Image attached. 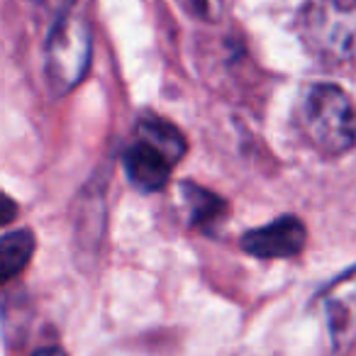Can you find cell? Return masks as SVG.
Returning <instances> with one entry per match:
<instances>
[{
	"instance_id": "cell-10",
	"label": "cell",
	"mask_w": 356,
	"mask_h": 356,
	"mask_svg": "<svg viewBox=\"0 0 356 356\" xmlns=\"http://www.w3.org/2000/svg\"><path fill=\"white\" fill-rule=\"evenodd\" d=\"M218 0H193V10L200 13V15H215L218 13Z\"/></svg>"
},
{
	"instance_id": "cell-5",
	"label": "cell",
	"mask_w": 356,
	"mask_h": 356,
	"mask_svg": "<svg viewBox=\"0 0 356 356\" xmlns=\"http://www.w3.org/2000/svg\"><path fill=\"white\" fill-rule=\"evenodd\" d=\"M305 239V225L293 215H283L266 227L249 229L242 237V249L257 259H293L302 252Z\"/></svg>"
},
{
	"instance_id": "cell-8",
	"label": "cell",
	"mask_w": 356,
	"mask_h": 356,
	"mask_svg": "<svg viewBox=\"0 0 356 356\" xmlns=\"http://www.w3.org/2000/svg\"><path fill=\"white\" fill-rule=\"evenodd\" d=\"M35 234L30 229H15L8 232L0 242V278L3 281H13L17 273H22L30 264L32 254H35Z\"/></svg>"
},
{
	"instance_id": "cell-2",
	"label": "cell",
	"mask_w": 356,
	"mask_h": 356,
	"mask_svg": "<svg viewBox=\"0 0 356 356\" xmlns=\"http://www.w3.org/2000/svg\"><path fill=\"white\" fill-rule=\"evenodd\" d=\"M307 51L325 64L356 59V0H315L300 15Z\"/></svg>"
},
{
	"instance_id": "cell-7",
	"label": "cell",
	"mask_w": 356,
	"mask_h": 356,
	"mask_svg": "<svg viewBox=\"0 0 356 356\" xmlns=\"http://www.w3.org/2000/svg\"><path fill=\"white\" fill-rule=\"evenodd\" d=\"M181 193H184V200H186V208H188L191 213V225L193 227H213V225H218L220 220L225 218V213H227V203H225L220 195H215L213 191L203 188V186L198 184H191V181H186L184 186H181Z\"/></svg>"
},
{
	"instance_id": "cell-4",
	"label": "cell",
	"mask_w": 356,
	"mask_h": 356,
	"mask_svg": "<svg viewBox=\"0 0 356 356\" xmlns=\"http://www.w3.org/2000/svg\"><path fill=\"white\" fill-rule=\"evenodd\" d=\"M327 332L337 351H344L356 344V268L337 278L322 293Z\"/></svg>"
},
{
	"instance_id": "cell-6",
	"label": "cell",
	"mask_w": 356,
	"mask_h": 356,
	"mask_svg": "<svg viewBox=\"0 0 356 356\" xmlns=\"http://www.w3.org/2000/svg\"><path fill=\"white\" fill-rule=\"evenodd\" d=\"M124 171H127L129 181L142 191H161L168 184L173 171V159L166 152L156 147V144L147 142V139L137 137L122 154Z\"/></svg>"
},
{
	"instance_id": "cell-9",
	"label": "cell",
	"mask_w": 356,
	"mask_h": 356,
	"mask_svg": "<svg viewBox=\"0 0 356 356\" xmlns=\"http://www.w3.org/2000/svg\"><path fill=\"white\" fill-rule=\"evenodd\" d=\"M137 137L156 144V147L161 149V152H166L173 161H181L186 149H188V142H186V137L181 134V129H178L176 124L168 122V120H161V118L139 120Z\"/></svg>"
},
{
	"instance_id": "cell-11",
	"label": "cell",
	"mask_w": 356,
	"mask_h": 356,
	"mask_svg": "<svg viewBox=\"0 0 356 356\" xmlns=\"http://www.w3.org/2000/svg\"><path fill=\"white\" fill-rule=\"evenodd\" d=\"M42 8H47V10H51V13H61L64 8H69L71 6V0H37Z\"/></svg>"
},
{
	"instance_id": "cell-12",
	"label": "cell",
	"mask_w": 356,
	"mask_h": 356,
	"mask_svg": "<svg viewBox=\"0 0 356 356\" xmlns=\"http://www.w3.org/2000/svg\"><path fill=\"white\" fill-rule=\"evenodd\" d=\"M13 218H15V203H13V198H8L6 195V210H3V225H10Z\"/></svg>"
},
{
	"instance_id": "cell-13",
	"label": "cell",
	"mask_w": 356,
	"mask_h": 356,
	"mask_svg": "<svg viewBox=\"0 0 356 356\" xmlns=\"http://www.w3.org/2000/svg\"><path fill=\"white\" fill-rule=\"evenodd\" d=\"M32 356H66V351L59 346H44V349H37Z\"/></svg>"
},
{
	"instance_id": "cell-3",
	"label": "cell",
	"mask_w": 356,
	"mask_h": 356,
	"mask_svg": "<svg viewBox=\"0 0 356 356\" xmlns=\"http://www.w3.org/2000/svg\"><path fill=\"white\" fill-rule=\"evenodd\" d=\"M47 81L54 95L81 83L90 64V32L81 17H61L47 42Z\"/></svg>"
},
{
	"instance_id": "cell-1",
	"label": "cell",
	"mask_w": 356,
	"mask_h": 356,
	"mask_svg": "<svg viewBox=\"0 0 356 356\" xmlns=\"http://www.w3.org/2000/svg\"><path fill=\"white\" fill-rule=\"evenodd\" d=\"M300 124L312 147L325 156H339L356 144V110L339 86H312L302 98Z\"/></svg>"
}]
</instances>
